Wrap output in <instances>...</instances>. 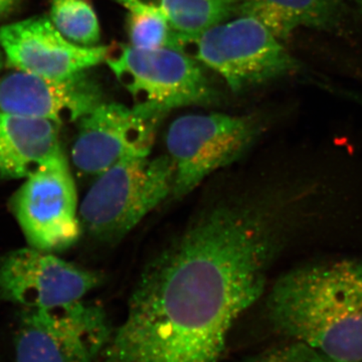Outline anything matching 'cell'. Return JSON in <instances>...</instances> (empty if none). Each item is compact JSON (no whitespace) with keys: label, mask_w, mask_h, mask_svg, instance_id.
Instances as JSON below:
<instances>
[{"label":"cell","mask_w":362,"mask_h":362,"mask_svg":"<svg viewBox=\"0 0 362 362\" xmlns=\"http://www.w3.org/2000/svg\"><path fill=\"white\" fill-rule=\"evenodd\" d=\"M324 187L298 177L202 207L145 266L107 362H218L272 267L321 218Z\"/></svg>","instance_id":"obj_1"},{"label":"cell","mask_w":362,"mask_h":362,"mask_svg":"<svg viewBox=\"0 0 362 362\" xmlns=\"http://www.w3.org/2000/svg\"><path fill=\"white\" fill-rule=\"evenodd\" d=\"M272 329L342 361L362 362V259L298 266L267 294Z\"/></svg>","instance_id":"obj_2"},{"label":"cell","mask_w":362,"mask_h":362,"mask_svg":"<svg viewBox=\"0 0 362 362\" xmlns=\"http://www.w3.org/2000/svg\"><path fill=\"white\" fill-rule=\"evenodd\" d=\"M168 47L218 73L233 92L299 74L302 65L258 21L237 16L194 35L173 33Z\"/></svg>","instance_id":"obj_3"},{"label":"cell","mask_w":362,"mask_h":362,"mask_svg":"<svg viewBox=\"0 0 362 362\" xmlns=\"http://www.w3.org/2000/svg\"><path fill=\"white\" fill-rule=\"evenodd\" d=\"M175 168L168 154L123 159L97 175L78 211L81 226L98 240L119 242L173 195Z\"/></svg>","instance_id":"obj_4"},{"label":"cell","mask_w":362,"mask_h":362,"mask_svg":"<svg viewBox=\"0 0 362 362\" xmlns=\"http://www.w3.org/2000/svg\"><path fill=\"white\" fill-rule=\"evenodd\" d=\"M107 65L132 97L133 108L161 120L173 109L209 105L216 92L199 63L171 47L111 49Z\"/></svg>","instance_id":"obj_5"},{"label":"cell","mask_w":362,"mask_h":362,"mask_svg":"<svg viewBox=\"0 0 362 362\" xmlns=\"http://www.w3.org/2000/svg\"><path fill=\"white\" fill-rule=\"evenodd\" d=\"M266 129L257 115H185L175 119L166 135L168 154L175 168L173 195L182 199L221 168L239 160Z\"/></svg>","instance_id":"obj_6"},{"label":"cell","mask_w":362,"mask_h":362,"mask_svg":"<svg viewBox=\"0 0 362 362\" xmlns=\"http://www.w3.org/2000/svg\"><path fill=\"white\" fill-rule=\"evenodd\" d=\"M112 332L103 309L81 301L25 308L13 337V362H94Z\"/></svg>","instance_id":"obj_7"},{"label":"cell","mask_w":362,"mask_h":362,"mask_svg":"<svg viewBox=\"0 0 362 362\" xmlns=\"http://www.w3.org/2000/svg\"><path fill=\"white\" fill-rule=\"evenodd\" d=\"M11 206L30 247L61 251L80 237L77 190L66 156L28 176Z\"/></svg>","instance_id":"obj_8"},{"label":"cell","mask_w":362,"mask_h":362,"mask_svg":"<svg viewBox=\"0 0 362 362\" xmlns=\"http://www.w3.org/2000/svg\"><path fill=\"white\" fill-rule=\"evenodd\" d=\"M101 283L97 272L32 247L0 259V298L25 308L75 303Z\"/></svg>","instance_id":"obj_9"},{"label":"cell","mask_w":362,"mask_h":362,"mask_svg":"<svg viewBox=\"0 0 362 362\" xmlns=\"http://www.w3.org/2000/svg\"><path fill=\"white\" fill-rule=\"evenodd\" d=\"M159 121L133 107L102 102L78 121L74 165L86 175H99L123 159L150 156Z\"/></svg>","instance_id":"obj_10"},{"label":"cell","mask_w":362,"mask_h":362,"mask_svg":"<svg viewBox=\"0 0 362 362\" xmlns=\"http://www.w3.org/2000/svg\"><path fill=\"white\" fill-rule=\"evenodd\" d=\"M0 47L14 70L56 78L71 77L104 63L111 49L74 44L42 16L1 26Z\"/></svg>","instance_id":"obj_11"},{"label":"cell","mask_w":362,"mask_h":362,"mask_svg":"<svg viewBox=\"0 0 362 362\" xmlns=\"http://www.w3.org/2000/svg\"><path fill=\"white\" fill-rule=\"evenodd\" d=\"M103 101V92L87 71L47 78L25 71L0 78V112L62 125L80 121Z\"/></svg>","instance_id":"obj_12"},{"label":"cell","mask_w":362,"mask_h":362,"mask_svg":"<svg viewBox=\"0 0 362 362\" xmlns=\"http://www.w3.org/2000/svg\"><path fill=\"white\" fill-rule=\"evenodd\" d=\"M59 124L0 112V180L25 178L65 156Z\"/></svg>","instance_id":"obj_13"},{"label":"cell","mask_w":362,"mask_h":362,"mask_svg":"<svg viewBox=\"0 0 362 362\" xmlns=\"http://www.w3.org/2000/svg\"><path fill=\"white\" fill-rule=\"evenodd\" d=\"M235 16H249L280 40L301 28L337 30L346 16L345 0H233Z\"/></svg>","instance_id":"obj_14"},{"label":"cell","mask_w":362,"mask_h":362,"mask_svg":"<svg viewBox=\"0 0 362 362\" xmlns=\"http://www.w3.org/2000/svg\"><path fill=\"white\" fill-rule=\"evenodd\" d=\"M126 8L163 16L173 32L194 35L235 16L233 0H116Z\"/></svg>","instance_id":"obj_15"},{"label":"cell","mask_w":362,"mask_h":362,"mask_svg":"<svg viewBox=\"0 0 362 362\" xmlns=\"http://www.w3.org/2000/svg\"><path fill=\"white\" fill-rule=\"evenodd\" d=\"M49 20L66 40L95 47L101 39L97 14L89 0H49Z\"/></svg>","instance_id":"obj_16"},{"label":"cell","mask_w":362,"mask_h":362,"mask_svg":"<svg viewBox=\"0 0 362 362\" xmlns=\"http://www.w3.org/2000/svg\"><path fill=\"white\" fill-rule=\"evenodd\" d=\"M127 28L130 45L142 49L168 47L175 33L163 16L145 9H129Z\"/></svg>","instance_id":"obj_17"},{"label":"cell","mask_w":362,"mask_h":362,"mask_svg":"<svg viewBox=\"0 0 362 362\" xmlns=\"http://www.w3.org/2000/svg\"><path fill=\"white\" fill-rule=\"evenodd\" d=\"M311 347L293 341L287 345L267 350L247 362H312Z\"/></svg>","instance_id":"obj_18"},{"label":"cell","mask_w":362,"mask_h":362,"mask_svg":"<svg viewBox=\"0 0 362 362\" xmlns=\"http://www.w3.org/2000/svg\"><path fill=\"white\" fill-rule=\"evenodd\" d=\"M312 362H361V361H342V359L334 358L326 354H321V352L317 351V350H312Z\"/></svg>","instance_id":"obj_19"},{"label":"cell","mask_w":362,"mask_h":362,"mask_svg":"<svg viewBox=\"0 0 362 362\" xmlns=\"http://www.w3.org/2000/svg\"><path fill=\"white\" fill-rule=\"evenodd\" d=\"M18 2L20 0H0V18L11 13L18 6Z\"/></svg>","instance_id":"obj_20"},{"label":"cell","mask_w":362,"mask_h":362,"mask_svg":"<svg viewBox=\"0 0 362 362\" xmlns=\"http://www.w3.org/2000/svg\"><path fill=\"white\" fill-rule=\"evenodd\" d=\"M356 4H358L359 8L361 9L362 11V0H356Z\"/></svg>","instance_id":"obj_21"},{"label":"cell","mask_w":362,"mask_h":362,"mask_svg":"<svg viewBox=\"0 0 362 362\" xmlns=\"http://www.w3.org/2000/svg\"><path fill=\"white\" fill-rule=\"evenodd\" d=\"M2 68V57L1 54H0V70H1Z\"/></svg>","instance_id":"obj_22"}]
</instances>
